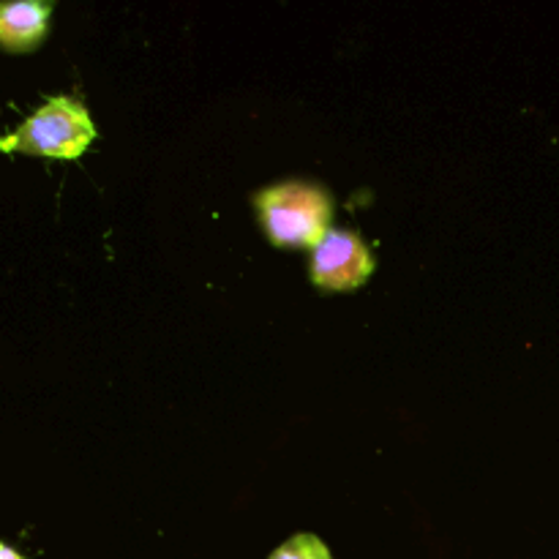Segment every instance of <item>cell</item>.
<instances>
[{"mask_svg": "<svg viewBox=\"0 0 559 559\" xmlns=\"http://www.w3.org/2000/svg\"><path fill=\"white\" fill-rule=\"evenodd\" d=\"M257 211L273 246L304 249L317 246L331 233V197L300 180L271 186L257 194Z\"/></svg>", "mask_w": 559, "mask_h": 559, "instance_id": "cell-1", "label": "cell"}, {"mask_svg": "<svg viewBox=\"0 0 559 559\" xmlns=\"http://www.w3.org/2000/svg\"><path fill=\"white\" fill-rule=\"evenodd\" d=\"M93 136H96V129H93L85 104L69 96H58L41 104L14 134L0 136V151L49 158H80Z\"/></svg>", "mask_w": 559, "mask_h": 559, "instance_id": "cell-2", "label": "cell"}, {"mask_svg": "<svg viewBox=\"0 0 559 559\" xmlns=\"http://www.w3.org/2000/svg\"><path fill=\"white\" fill-rule=\"evenodd\" d=\"M374 271L369 249L355 233L331 229L311 254V278L320 289L328 293H344L358 289Z\"/></svg>", "mask_w": 559, "mask_h": 559, "instance_id": "cell-3", "label": "cell"}, {"mask_svg": "<svg viewBox=\"0 0 559 559\" xmlns=\"http://www.w3.org/2000/svg\"><path fill=\"white\" fill-rule=\"evenodd\" d=\"M49 3H0V47L9 52H31L47 36Z\"/></svg>", "mask_w": 559, "mask_h": 559, "instance_id": "cell-4", "label": "cell"}, {"mask_svg": "<svg viewBox=\"0 0 559 559\" xmlns=\"http://www.w3.org/2000/svg\"><path fill=\"white\" fill-rule=\"evenodd\" d=\"M271 559H333L328 546L314 535H295L287 544L278 546Z\"/></svg>", "mask_w": 559, "mask_h": 559, "instance_id": "cell-5", "label": "cell"}, {"mask_svg": "<svg viewBox=\"0 0 559 559\" xmlns=\"http://www.w3.org/2000/svg\"><path fill=\"white\" fill-rule=\"evenodd\" d=\"M0 559H22L20 555H16L14 549H11V546H5V544H0Z\"/></svg>", "mask_w": 559, "mask_h": 559, "instance_id": "cell-6", "label": "cell"}]
</instances>
